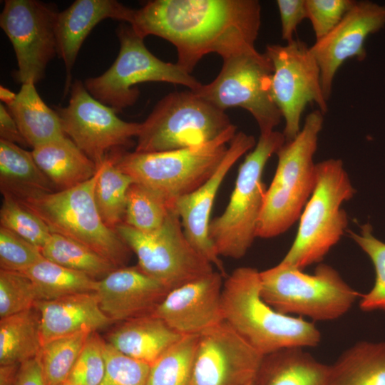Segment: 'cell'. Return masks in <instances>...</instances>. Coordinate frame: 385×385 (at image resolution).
Listing matches in <instances>:
<instances>
[{
    "instance_id": "6da1fadb",
    "label": "cell",
    "mask_w": 385,
    "mask_h": 385,
    "mask_svg": "<svg viewBox=\"0 0 385 385\" xmlns=\"http://www.w3.org/2000/svg\"><path fill=\"white\" fill-rule=\"evenodd\" d=\"M128 24L143 38L171 43L176 63L190 73L207 54L225 59L257 51L261 6L257 0H153L133 9Z\"/></svg>"
},
{
    "instance_id": "7a4b0ae2",
    "label": "cell",
    "mask_w": 385,
    "mask_h": 385,
    "mask_svg": "<svg viewBox=\"0 0 385 385\" xmlns=\"http://www.w3.org/2000/svg\"><path fill=\"white\" fill-rule=\"evenodd\" d=\"M225 320L262 355L289 347H314L321 333L302 317L284 314L262 297L260 272L235 269L226 277L222 292Z\"/></svg>"
},
{
    "instance_id": "3957f363",
    "label": "cell",
    "mask_w": 385,
    "mask_h": 385,
    "mask_svg": "<svg viewBox=\"0 0 385 385\" xmlns=\"http://www.w3.org/2000/svg\"><path fill=\"white\" fill-rule=\"evenodd\" d=\"M324 115L319 109L309 113L299 134L277 152V165L267 188L257 237H277L299 219L316 183L314 155Z\"/></svg>"
},
{
    "instance_id": "277c9868",
    "label": "cell",
    "mask_w": 385,
    "mask_h": 385,
    "mask_svg": "<svg viewBox=\"0 0 385 385\" xmlns=\"http://www.w3.org/2000/svg\"><path fill=\"white\" fill-rule=\"evenodd\" d=\"M99 174L100 166L91 178L71 188L12 197L38 215L51 233L77 241L118 268L125 267L130 249L115 230L106 225L96 203L94 190Z\"/></svg>"
},
{
    "instance_id": "5b68a950",
    "label": "cell",
    "mask_w": 385,
    "mask_h": 385,
    "mask_svg": "<svg viewBox=\"0 0 385 385\" xmlns=\"http://www.w3.org/2000/svg\"><path fill=\"white\" fill-rule=\"evenodd\" d=\"M356 190L340 159L316 164V183L299 217L297 233L280 263L304 270L321 262L346 232L348 217L342 207Z\"/></svg>"
},
{
    "instance_id": "8992f818",
    "label": "cell",
    "mask_w": 385,
    "mask_h": 385,
    "mask_svg": "<svg viewBox=\"0 0 385 385\" xmlns=\"http://www.w3.org/2000/svg\"><path fill=\"white\" fill-rule=\"evenodd\" d=\"M285 143L283 133L274 130L260 135L240 165L225 210L209 225V238L219 256L240 259L257 237L267 191L262 180L265 167Z\"/></svg>"
},
{
    "instance_id": "52a82bcc",
    "label": "cell",
    "mask_w": 385,
    "mask_h": 385,
    "mask_svg": "<svg viewBox=\"0 0 385 385\" xmlns=\"http://www.w3.org/2000/svg\"><path fill=\"white\" fill-rule=\"evenodd\" d=\"M262 299L284 314L313 321L337 319L352 307L361 294L332 266L319 264L312 274L282 263L260 272Z\"/></svg>"
},
{
    "instance_id": "ba28073f",
    "label": "cell",
    "mask_w": 385,
    "mask_h": 385,
    "mask_svg": "<svg viewBox=\"0 0 385 385\" xmlns=\"http://www.w3.org/2000/svg\"><path fill=\"white\" fill-rule=\"evenodd\" d=\"M232 125L216 139L182 149L156 153L118 151L117 165L170 203L201 186L216 170L231 140Z\"/></svg>"
},
{
    "instance_id": "9c48e42d",
    "label": "cell",
    "mask_w": 385,
    "mask_h": 385,
    "mask_svg": "<svg viewBox=\"0 0 385 385\" xmlns=\"http://www.w3.org/2000/svg\"><path fill=\"white\" fill-rule=\"evenodd\" d=\"M117 35L120 51L113 63L103 74L88 78L83 83L93 98L117 113L136 102L138 83L165 82L183 85L192 91L201 86L177 63L165 62L153 55L130 25H120Z\"/></svg>"
},
{
    "instance_id": "30bf717a",
    "label": "cell",
    "mask_w": 385,
    "mask_h": 385,
    "mask_svg": "<svg viewBox=\"0 0 385 385\" xmlns=\"http://www.w3.org/2000/svg\"><path fill=\"white\" fill-rule=\"evenodd\" d=\"M232 125L225 111L193 91L170 93L140 123L135 151L156 153L202 145Z\"/></svg>"
},
{
    "instance_id": "8fae6325",
    "label": "cell",
    "mask_w": 385,
    "mask_h": 385,
    "mask_svg": "<svg viewBox=\"0 0 385 385\" xmlns=\"http://www.w3.org/2000/svg\"><path fill=\"white\" fill-rule=\"evenodd\" d=\"M273 72L265 53L257 51L223 59L217 77L193 92L225 111L242 108L256 120L260 135L274 131L282 118L271 93Z\"/></svg>"
},
{
    "instance_id": "7c38bea8",
    "label": "cell",
    "mask_w": 385,
    "mask_h": 385,
    "mask_svg": "<svg viewBox=\"0 0 385 385\" xmlns=\"http://www.w3.org/2000/svg\"><path fill=\"white\" fill-rule=\"evenodd\" d=\"M115 231L136 255L138 266L169 290L214 271L186 237L175 205L163 225L153 232H143L124 222Z\"/></svg>"
},
{
    "instance_id": "4fadbf2b",
    "label": "cell",
    "mask_w": 385,
    "mask_h": 385,
    "mask_svg": "<svg viewBox=\"0 0 385 385\" xmlns=\"http://www.w3.org/2000/svg\"><path fill=\"white\" fill-rule=\"evenodd\" d=\"M265 53L272 65V96L284 120L283 134L288 142L299 134L307 104L316 103L323 114L327 111L320 70L310 47L299 40L267 45Z\"/></svg>"
},
{
    "instance_id": "5bb4252c",
    "label": "cell",
    "mask_w": 385,
    "mask_h": 385,
    "mask_svg": "<svg viewBox=\"0 0 385 385\" xmlns=\"http://www.w3.org/2000/svg\"><path fill=\"white\" fill-rule=\"evenodd\" d=\"M53 4L36 0H6L0 26L11 41L17 60L16 77L21 84L39 82L48 62L58 54Z\"/></svg>"
},
{
    "instance_id": "9a60e30c",
    "label": "cell",
    "mask_w": 385,
    "mask_h": 385,
    "mask_svg": "<svg viewBox=\"0 0 385 385\" xmlns=\"http://www.w3.org/2000/svg\"><path fill=\"white\" fill-rule=\"evenodd\" d=\"M68 104L58 108L65 134L99 167L110 150L128 146L138 136L140 123L121 120L117 113L95 98L84 83L75 81Z\"/></svg>"
},
{
    "instance_id": "2e32d148",
    "label": "cell",
    "mask_w": 385,
    "mask_h": 385,
    "mask_svg": "<svg viewBox=\"0 0 385 385\" xmlns=\"http://www.w3.org/2000/svg\"><path fill=\"white\" fill-rule=\"evenodd\" d=\"M264 355L225 320L199 335L193 385H247Z\"/></svg>"
},
{
    "instance_id": "e0dca14e",
    "label": "cell",
    "mask_w": 385,
    "mask_h": 385,
    "mask_svg": "<svg viewBox=\"0 0 385 385\" xmlns=\"http://www.w3.org/2000/svg\"><path fill=\"white\" fill-rule=\"evenodd\" d=\"M385 26V5L356 1L339 24L310 47L320 70L323 93L328 101L333 81L341 66L349 58H366L367 37Z\"/></svg>"
},
{
    "instance_id": "ac0fdd59",
    "label": "cell",
    "mask_w": 385,
    "mask_h": 385,
    "mask_svg": "<svg viewBox=\"0 0 385 385\" xmlns=\"http://www.w3.org/2000/svg\"><path fill=\"white\" fill-rule=\"evenodd\" d=\"M256 143L252 135L241 131L236 133L214 173L197 189L174 202L188 240L225 277L223 265L208 235L211 211L217 191L230 168Z\"/></svg>"
},
{
    "instance_id": "d6986e66",
    "label": "cell",
    "mask_w": 385,
    "mask_h": 385,
    "mask_svg": "<svg viewBox=\"0 0 385 385\" xmlns=\"http://www.w3.org/2000/svg\"><path fill=\"white\" fill-rule=\"evenodd\" d=\"M223 276L213 271L170 290L153 311L182 335H200L225 320Z\"/></svg>"
},
{
    "instance_id": "ffe728a7",
    "label": "cell",
    "mask_w": 385,
    "mask_h": 385,
    "mask_svg": "<svg viewBox=\"0 0 385 385\" xmlns=\"http://www.w3.org/2000/svg\"><path fill=\"white\" fill-rule=\"evenodd\" d=\"M170 290L138 266L118 267L98 280L100 307L113 322L151 314Z\"/></svg>"
},
{
    "instance_id": "44dd1931",
    "label": "cell",
    "mask_w": 385,
    "mask_h": 385,
    "mask_svg": "<svg viewBox=\"0 0 385 385\" xmlns=\"http://www.w3.org/2000/svg\"><path fill=\"white\" fill-rule=\"evenodd\" d=\"M133 9L114 0H76L58 12L56 22V36L58 56L63 60L66 71L65 93L71 89V71L79 50L92 29L106 19L129 24Z\"/></svg>"
},
{
    "instance_id": "7402d4cb",
    "label": "cell",
    "mask_w": 385,
    "mask_h": 385,
    "mask_svg": "<svg viewBox=\"0 0 385 385\" xmlns=\"http://www.w3.org/2000/svg\"><path fill=\"white\" fill-rule=\"evenodd\" d=\"M34 308L39 317L42 346L76 333L93 332L113 323L102 311L96 292L38 300Z\"/></svg>"
},
{
    "instance_id": "603a6c76",
    "label": "cell",
    "mask_w": 385,
    "mask_h": 385,
    "mask_svg": "<svg viewBox=\"0 0 385 385\" xmlns=\"http://www.w3.org/2000/svg\"><path fill=\"white\" fill-rule=\"evenodd\" d=\"M183 335L153 313L124 322L108 337V343L136 360L151 365Z\"/></svg>"
},
{
    "instance_id": "cb8c5ba5",
    "label": "cell",
    "mask_w": 385,
    "mask_h": 385,
    "mask_svg": "<svg viewBox=\"0 0 385 385\" xmlns=\"http://www.w3.org/2000/svg\"><path fill=\"white\" fill-rule=\"evenodd\" d=\"M294 346L265 355L255 385H332L331 366Z\"/></svg>"
},
{
    "instance_id": "d4e9b609",
    "label": "cell",
    "mask_w": 385,
    "mask_h": 385,
    "mask_svg": "<svg viewBox=\"0 0 385 385\" xmlns=\"http://www.w3.org/2000/svg\"><path fill=\"white\" fill-rule=\"evenodd\" d=\"M31 153L39 168L59 190L89 180L98 168L67 135L34 148Z\"/></svg>"
},
{
    "instance_id": "484cf974",
    "label": "cell",
    "mask_w": 385,
    "mask_h": 385,
    "mask_svg": "<svg viewBox=\"0 0 385 385\" xmlns=\"http://www.w3.org/2000/svg\"><path fill=\"white\" fill-rule=\"evenodd\" d=\"M7 109L27 145L33 148L66 135L57 111L44 103L33 83L21 84Z\"/></svg>"
},
{
    "instance_id": "4316f807",
    "label": "cell",
    "mask_w": 385,
    "mask_h": 385,
    "mask_svg": "<svg viewBox=\"0 0 385 385\" xmlns=\"http://www.w3.org/2000/svg\"><path fill=\"white\" fill-rule=\"evenodd\" d=\"M330 366L332 385H385V342H359Z\"/></svg>"
},
{
    "instance_id": "83f0119b",
    "label": "cell",
    "mask_w": 385,
    "mask_h": 385,
    "mask_svg": "<svg viewBox=\"0 0 385 385\" xmlns=\"http://www.w3.org/2000/svg\"><path fill=\"white\" fill-rule=\"evenodd\" d=\"M1 193L16 196L32 191H54V185L36 164L31 152L0 139Z\"/></svg>"
},
{
    "instance_id": "f1b7e54d",
    "label": "cell",
    "mask_w": 385,
    "mask_h": 385,
    "mask_svg": "<svg viewBox=\"0 0 385 385\" xmlns=\"http://www.w3.org/2000/svg\"><path fill=\"white\" fill-rule=\"evenodd\" d=\"M41 348L34 308L0 319V365L21 364L38 356Z\"/></svg>"
},
{
    "instance_id": "f546056e",
    "label": "cell",
    "mask_w": 385,
    "mask_h": 385,
    "mask_svg": "<svg viewBox=\"0 0 385 385\" xmlns=\"http://www.w3.org/2000/svg\"><path fill=\"white\" fill-rule=\"evenodd\" d=\"M120 150H113L100 165V174L94 190L100 215L106 225L113 230L124 221L128 192L134 183L132 178L117 165Z\"/></svg>"
},
{
    "instance_id": "4dcf8cb0",
    "label": "cell",
    "mask_w": 385,
    "mask_h": 385,
    "mask_svg": "<svg viewBox=\"0 0 385 385\" xmlns=\"http://www.w3.org/2000/svg\"><path fill=\"white\" fill-rule=\"evenodd\" d=\"M34 284L39 300L53 299L71 294L96 292L98 280L45 257L21 272Z\"/></svg>"
},
{
    "instance_id": "1f68e13d",
    "label": "cell",
    "mask_w": 385,
    "mask_h": 385,
    "mask_svg": "<svg viewBox=\"0 0 385 385\" xmlns=\"http://www.w3.org/2000/svg\"><path fill=\"white\" fill-rule=\"evenodd\" d=\"M199 335H183L151 365L146 385H193Z\"/></svg>"
},
{
    "instance_id": "d6a6232c",
    "label": "cell",
    "mask_w": 385,
    "mask_h": 385,
    "mask_svg": "<svg viewBox=\"0 0 385 385\" xmlns=\"http://www.w3.org/2000/svg\"><path fill=\"white\" fill-rule=\"evenodd\" d=\"M41 252L46 259L97 280L118 268L88 247L56 233H51Z\"/></svg>"
},
{
    "instance_id": "836d02e7",
    "label": "cell",
    "mask_w": 385,
    "mask_h": 385,
    "mask_svg": "<svg viewBox=\"0 0 385 385\" xmlns=\"http://www.w3.org/2000/svg\"><path fill=\"white\" fill-rule=\"evenodd\" d=\"M91 332L86 331L51 340L38 355L46 385L66 381Z\"/></svg>"
},
{
    "instance_id": "e575fe53",
    "label": "cell",
    "mask_w": 385,
    "mask_h": 385,
    "mask_svg": "<svg viewBox=\"0 0 385 385\" xmlns=\"http://www.w3.org/2000/svg\"><path fill=\"white\" fill-rule=\"evenodd\" d=\"M174 203L150 189L133 183L128 192L123 222L143 232H151L165 222Z\"/></svg>"
},
{
    "instance_id": "d590c367",
    "label": "cell",
    "mask_w": 385,
    "mask_h": 385,
    "mask_svg": "<svg viewBox=\"0 0 385 385\" xmlns=\"http://www.w3.org/2000/svg\"><path fill=\"white\" fill-rule=\"evenodd\" d=\"M349 237L368 255L375 270V282L371 289L361 295L359 307L364 312L385 311V242L373 235L369 223L361 225L360 232L348 230Z\"/></svg>"
},
{
    "instance_id": "8d00e7d4",
    "label": "cell",
    "mask_w": 385,
    "mask_h": 385,
    "mask_svg": "<svg viewBox=\"0 0 385 385\" xmlns=\"http://www.w3.org/2000/svg\"><path fill=\"white\" fill-rule=\"evenodd\" d=\"M2 195L1 227L14 232L41 250L51 235L48 227L16 198L6 193Z\"/></svg>"
},
{
    "instance_id": "74e56055",
    "label": "cell",
    "mask_w": 385,
    "mask_h": 385,
    "mask_svg": "<svg viewBox=\"0 0 385 385\" xmlns=\"http://www.w3.org/2000/svg\"><path fill=\"white\" fill-rule=\"evenodd\" d=\"M38 300L36 288L26 275L1 270V319L31 309Z\"/></svg>"
},
{
    "instance_id": "f35d334b",
    "label": "cell",
    "mask_w": 385,
    "mask_h": 385,
    "mask_svg": "<svg viewBox=\"0 0 385 385\" xmlns=\"http://www.w3.org/2000/svg\"><path fill=\"white\" fill-rule=\"evenodd\" d=\"M105 374L99 385H146L150 365L104 344Z\"/></svg>"
},
{
    "instance_id": "ab89813d",
    "label": "cell",
    "mask_w": 385,
    "mask_h": 385,
    "mask_svg": "<svg viewBox=\"0 0 385 385\" xmlns=\"http://www.w3.org/2000/svg\"><path fill=\"white\" fill-rule=\"evenodd\" d=\"M104 344L105 341L96 332H92L67 381L73 385H99L106 369Z\"/></svg>"
},
{
    "instance_id": "60d3db41",
    "label": "cell",
    "mask_w": 385,
    "mask_h": 385,
    "mask_svg": "<svg viewBox=\"0 0 385 385\" xmlns=\"http://www.w3.org/2000/svg\"><path fill=\"white\" fill-rule=\"evenodd\" d=\"M44 258L41 250L14 232L0 227V267L23 272Z\"/></svg>"
},
{
    "instance_id": "b9f144b4",
    "label": "cell",
    "mask_w": 385,
    "mask_h": 385,
    "mask_svg": "<svg viewBox=\"0 0 385 385\" xmlns=\"http://www.w3.org/2000/svg\"><path fill=\"white\" fill-rule=\"evenodd\" d=\"M354 0H305L307 19L316 41L323 38L342 20L354 6Z\"/></svg>"
},
{
    "instance_id": "7bdbcfd3",
    "label": "cell",
    "mask_w": 385,
    "mask_h": 385,
    "mask_svg": "<svg viewBox=\"0 0 385 385\" xmlns=\"http://www.w3.org/2000/svg\"><path fill=\"white\" fill-rule=\"evenodd\" d=\"M282 27V38L289 43L298 25L307 19L305 0H277Z\"/></svg>"
},
{
    "instance_id": "ee69618b",
    "label": "cell",
    "mask_w": 385,
    "mask_h": 385,
    "mask_svg": "<svg viewBox=\"0 0 385 385\" xmlns=\"http://www.w3.org/2000/svg\"><path fill=\"white\" fill-rule=\"evenodd\" d=\"M16 385H46L38 356L21 364Z\"/></svg>"
},
{
    "instance_id": "f6af8a7d",
    "label": "cell",
    "mask_w": 385,
    "mask_h": 385,
    "mask_svg": "<svg viewBox=\"0 0 385 385\" xmlns=\"http://www.w3.org/2000/svg\"><path fill=\"white\" fill-rule=\"evenodd\" d=\"M0 137L15 144L27 145L14 118L2 103L0 105Z\"/></svg>"
},
{
    "instance_id": "bcb514c9",
    "label": "cell",
    "mask_w": 385,
    "mask_h": 385,
    "mask_svg": "<svg viewBox=\"0 0 385 385\" xmlns=\"http://www.w3.org/2000/svg\"><path fill=\"white\" fill-rule=\"evenodd\" d=\"M20 365H0V385H16Z\"/></svg>"
},
{
    "instance_id": "7dc6e473",
    "label": "cell",
    "mask_w": 385,
    "mask_h": 385,
    "mask_svg": "<svg viewBox=\"0 0 385 385\" xmlns=\"http://www.w3.org/2000/svg\"><path fill=\"white\" fill-rule=\"evenodd\" d=\"M16 94L12 92L9 88L1 86H0V99L1 101L6 104L7 106L11 105L16 99Z\"/></svg>"
},
{
    "instance_id": "c3c4849f",
    "label": "cell",
    "mask_w": 385,
    "mask_h": 385,
    "mask_svg": "<svg viewBox=\"0 0 385 385\" xmlns=\"http://www.w3.org/2000/svg\"><path fill=\"white\" fill-rule=\"evenodd\" d=\"M58 385H73L71 384L69 381H68L67 380L61 384H59Z\"/></svg>"
},
{
    "instance_id": "681fc988",
    "label": "cell",
    "mask_w": 385,
    "mask_h": 385,
    "mask_svg": "<svg viewBox=\"0 0 385 385\" xmlns=\"http://www.w3.org/2000/svg\"><path fill=\"white\" fill-rule=\"evenodd\" d=\"M247 385H255V381L250 382V384H248Z\"/></svg>"
}]
</instances>
